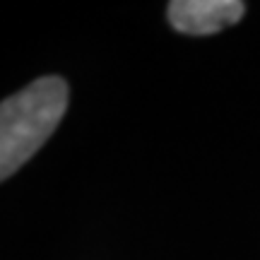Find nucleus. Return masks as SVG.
<instances>
[{
    "label": "nucleus",
    "instance_id": "nucleus-2",
    "mask_svg": "<svg viewBox=\"0 0 260 260\" xmlns=\"http://www.w3.org/2000/svg\"><path fill=\"white\" fill-rule=\"evenodd\" d=\"M246 15L241 0H174L169 3L167 17L181 34L207 37L236 24Z\"/></svg>",
    "mask_w": 260,
    "mask_h": 260
},
{
    "label": "nucleus",
    "instance_id": "nucleus-1",
    "mask_svg": "<svg viewBox=\"0 0 260 260\" xmlns=\"http://www.w3.org/2000/svg\"><path fill=\"white\" fill-rule=\"evenodd\" d=\"M68 109V84L58 75L41 77L0 106V178L8 181L46 142Z\"/></svg>",
    "mask_w": 260,
    "mask_h": 260
}]
</instances>
